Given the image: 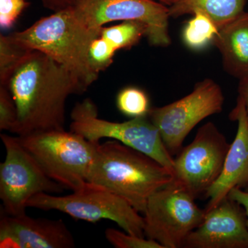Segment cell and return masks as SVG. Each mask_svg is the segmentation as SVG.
I'll return each instance as SVG.
<instances>
[{"label":"cell","mask_w":248,"mask_h":248,"mask_svg":"<svg viewBox=\"0 0 248 248\" xmlns=\"http://www.w3.org/2000/svg\"><path fill=\"white\" fill-rule=\"evenodd\" d=\"M27 5V0H0L1 29L7 30L14 27Z\"/></svg>","instance_id":"cb8c5ba5"},{"label":"cell","mask_w":248,"mask_h":248,"mask_svg":"<svg viewBox=\"0 0 248 248\" xmlns=\"http://www.w3.org/2000/svg\"><path fill=\"white\" fill-rule=\"evenodd\" d=\"M46 9L53 12L72 6L75 0H40Z\"/></svg>","instance_id":"484cf974"},{"label":"cell","mask_w":248,"mask_h":248,"mask_svg":"<svg viewBox=\"0 0 248 248\" xmlns=\"http://www.w3.org/2000/svg\"><path fill=\"white\" fill-rule=\"evenodd\" d=\"M2 86L12 94L17 109V136L64 130L66 104L72 94L87 88L53 59L37 50H27Z\"/></svg>","instance_id":"6da1fadb"},{"label":"cell","mask_w":248,"mask_h":248,"mask_svg":"<svg viewBox=\"0 0 248 248\" xmlns=\"http://www.w3.org/2000/svg\"><path fill=\"white\" fill-rule=\"evenodd\" d=\"M154 1H159V2L161 3V4H164L166 5V6H170L172 4L174 0H154Z\"/></svg>","instance_id":"83f0119b"},{"label":"cell","mask_w":248,"mask_h":248,"mask_svg":"<svg viewBox=\"0 0 248 248\" xmlns=\"http://www.w3.org/2000/svg\"><path fill=\"white\" fill-rule=\"evenodd\" d=\"M231 200L239 203L246 211L247 217V226L248 228V191L241 187H236L230 192L228 196Z\"/></svg>","instance_id":"d4e9b609"},{"label":"cell","mask_w":248,"mask_h":248,"mask_svg":"<svg viewBox=\"0 0 248 248\" xmlns=\"http://www.w3.org/2000/svg\"><path fill=\"white\" fill-rule=\"evenodd\" d=\"M229 117L237 122V132L227 153L219 177L205 195L209 199L205 213L227 198L234 187L242 188L248 179V120L244 103L239 97Z\"/></svg>","instance_id":"5bb4252c"},{"label":"cell","mask_w":248,"mask_h":248,"mask_svg":"<svg viewBox=\"0 0 248 248\" xmlns=\"http://www.w3.org/2000/svg\"><path fill=\"white\" fill-rule=\"evenodd\" d=\"M205 213L182 248H248L247 217L239 203L228 197Z\"/></svg>","instance_id":"7c38bea8"},{"label":"cell","mask_w":248,"mask_h":248,"mask_svg":"<svg viewBox=\"0 0 248 248\" xmlns=\"http://www.w3.org/2000/svg\"><path fill=\"white\" fill-rule=\"evenodd\" d=\"M116 104L121 113L131 119L146 117L151 109L148 94L135 86L121 90L117 94Z\"/></svg>","instance_id":"d6986e66"},{"label":"cell","mask_w":248,"mask_h":248,"mask_svg":"<svg viewBox=\"0 0 248 248\" xmlns=\"http://www.w3.org/2000/svg\"><path fill=\"white\" fill-rule=\"evenodd\" d=\"M76 241L62 219L33 218L27 214L0 221L1 248H72Z\"/></svg>","instance_id":"4fadbf2b"},{"label":"cell","mask_w":248,"mask_h":248,"mask_svg":"<svg viewBox=\"0 0 248 248\" xmlns=\"http://www.w3.org/2000/svg\"><path fill=\"white\" fill-rule=\"evenodd\" d=\"M105 236L107 241L116 248H164L154 240L122 232L113 228H107Z\"/></svg>","instance_id":"7402d4cb"},{"label":"cell","mask_w":248,"mask_h":248,"mask_svg":"<svg viewBox=\"0 0 248 248\" xmlns=\"http://www.w3.org/2000/svg\"><path fill=\"white\" fill-rule=\"evenodd\" d=\"M186 191L171 184L150 197L143 213L144 234L164 248H182L191 232L205 217Z\"/></svg>","instance_id":"9c48e42d"},{"label":"cell","mask_w":248,"mask_h":248,"mask_svg":"<svg viewBox=\"0 0 248 248\" xmlns=\"http://www.w3.org/2000/svg\"><path fill=\"white\" fill-rule=\"evenodd\" d=\"M224 99L219 85L205 79L182 99L164 107L151 108L148 116L172 155L182 149L184 140L197 124L221 112Z\"/></svg>","instance_id":"30bf717a"},{"label":"cell","mask_w":248,"mask_h":248,"mask_svg":"<svg viewBox=\"0 0 248 248\" xmlns=\"http://www.w3.org/2000/svg\"><path fill=\"white\" fill-rule=\"evenodd\" d=\"M102 29L86 27L70 6L8 37L21 48L37 50L53 59L88 89L99 75L90 64L89 53L91 43L101 35Z\"/></svg>","instance_id":"3957f363"},{"label":"cell","mask_w":248,"mask_h":248,"mask_svg":"<svg viewBox=\"0 0 248 248\" xmlns=\"http://www.w3.org/2000/svg\"><path fill=\"white\" fill-rule=\"evenodd\" d=\"M172 180L171 170L112 140L98 145L88 177V183L120 196L142 214L150 197Z\"/></svg>","instance_id":"7a4b0ae2"},{"label":"cell","mask_w":248,"mask_h":248,"mask_svg":"<svg viewBox=\"0 0 248 248\" xmlns=\"http://www.w3.org/2000/svg\"><path fill=\"white\" fill-rule=\"evenodd\" d=\"M247 0H174L169 6L170 17L202 12L211 18L218 29L244 12Z\"/></svg>","instance_id":"2e32d148"},{"label":"cell","mask_w":248,"mask_h":248,"mask_svg":"<svg viewBox=\"0 0 248 248\" xmlns=\"http://www.w3.org/2000/svg\"><path fill=\"white\" fill-rule=\"evenodd\" d=\"M27 51L11 42L8 36L0 35V84L7 81Z\"/></svg>","instance_id":"ffe728a7"},{"label":"cell","mask_w":248,"mask_h":248,"mask_svg":"<svg viewBox=\"0 0 248 248\" xmlns=\"http://www.w3.org/2000/svg\"><path fill=\"white\" fill-rule=\"evenodd\" d=\"M27 206L57 210L90 223L110 220L128 234L146 236L144 220L138 211L120 196L90 183L66 196L38 194L31 199Z\"/></svg>","instance_id":"5b68a950"},{"label":"cell","mask_w":248,"mask_h":248,"mask_svg":"<svg viewBox=\"0 0 248 248\" xmlns=\"http://www.w3.org/2000/svg\"><path fill=\"white\" fill-rule=\"evenodd\" d=\"M231 144L213 122L202 125L174 159L172 184L194 199L205 196L219 177Z\"/></svg>","instance_id":"52a82bcc"},{"label":"cell","mask_w":248,"mask_h":248,"mask_svg":"<svg viewBox=\"0 0 248 248\" xmlns=\"http://www.w3.org/2000/svg\"><path fill=\"white\" fill-rule=\"evenodd\" d=\"M146 28L135 21H124L117 25L103 27L101 37L110 44L117 51L131 48L146 37Z\"/></svg>","instance_id":"ac0fdd59"},{"label":"cell","mask_w":248,"mask_h":248,"mask_svg":"<svg viewBox=\"0 0 248 248\" xmlns=\"http://www.w3.org/2000/svg\"><path fill=\"white\" fill-rule=\"evenodd\" d=\"M213 45L228 74L239 79L248 76V12L220 28Z\"/></svg>","instance_id":"9a60e30c"},{"label":"cell","mask_w":248,"mask_h":248,"mask_svg":"<svg viewBox=\"0 0 248 248\" xmlns=\"http://www.w3.org/2000/svg\"><path fill=\"white\" fill-rule=\"evenodd\" d=\"M49 178L74 192L88 183L99 142L73 131L52 130L17 136Z\"/></svg>","instance_id":"277c9868"},{"label":"cell","mask_w":248,"mask_h":248,"mask_svg":"<svg viewBox=\"0 0 248 248\" xmlns=\"http://www.w3.org/2000/svg\"><path fill=\"white\" fill-rule=\"evenodd\" d=\"M239 96L244 103L245 109H246V115L248 120V76L239 79V88H238Z\"/></svg>","instance_id":"4316f807"},{"label":"cell","mask_w":248,"mask_h":248,"mask_svg":"<svg viewBox=\"0 0 248 248\" xmlns=\"http://www.w3.org/2000/svg\"><path fill=\"white\" fill-rule=\"evenodd\" d=\"M75 14L86 27L101 29L108 23L135 21L146 28L150 45H170L169 6L154 0H75Z\"/></svg>","instance_id":"8fae6325"},{"label":"cell","mask_w":248,"mask_h":248,"mask_svg":"<svg viewBox=\"0 0 248 248\" xmlns=\"http://www.w3.org/2000/svg\"><path fill=\"white\" fill-rule=\"evenodd\" d=\"M182 32V38L187 48L202 50L213 44L219 29L211 18L202 12L192 15Z\"/></svg>","instance_id":"e0dca14e"},{"label":"cell","mask_w":248,"mask_h":248,"mask_svg":"<svg viewBox=\"0 0 248 248\" xmlns=\"http://www.w3.org/2000/svg\"><path fill=\"white\" fill-rule=\"evenodd\" d=\"M116 52L115 48L101 35L94 39L89 53L90 64L93 69L98 74L105 71L113 62Z\"/></svg>","instance_id":"44dd1931"},{"label":"cell","mask_w":248,"mask_h":248,"mask_svg":"<svg viewBox=\"0 0 248 248\" xmlns=\"http://www.w3.org/2000/svg\"><path fill=\"white\" fill-rule=\"evenodd\" d=\"M242 189H244L245 190L248 191V179L247 182H246V184H244V186H243Z\"/></svg>","instance_id":"f1b7e54d"},{"label":"cell","mask_w":248,"mask_h":248,"mask_svg":"<svg viewBox=\"0 0 248 248\" xmlns=\"http://www.w3.org/2000/svg\"><path fill=\"white\" fill-rule=\"evenodd\" d=\"M17 109L12 94L0 85V130L14 133L17 123Z\"/></svg>","instance_id":"603a6c76"},{"label":"cell","mask_w":248,"mask_h":248,"mask_svg":"<svg viewBox=\"0 0 248 248\" xmlns=\"http://www.w3.org/2000/svg\"><path fill=\"white\" fill-rule=\"evenodd\" d=\"M6 158L0 164V199L11 216L26 214L28 203L40 193H62L65 188L49 178L22 146L17 136L1 134Z\"/></svg>","instance_id":"ba28073f"},{"label":"cell","mask_w":248,"mask_h":248,"mask_svg":"<svg viewBox=\"0 0 248 248\" xmlns=\"http://www.w3.org/2000/svg\"><path fill=\"white\" fill-rule=\"evenodd\" d=\"M71 116V131L86 140L99 142L108 138L120 141L151 156L172 171L174 158L148 116L124 122L103 120L98 117L97 108L90 99L77 103Z\"/></svg>","instance_id":"8992f818"}]
</instances>
